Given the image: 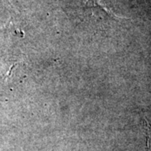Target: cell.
I'll list each match as a JSON object with an SVG mask.
<instances>
[{
  "instance_id": "obj_1",
  "label": "cell",
  "mask_w": 151,
  "mask_h": 151,
  "mask_svg": "<svg viewBox=\"0 0 151 151\" xmlns=\"http://www.w3.org/2000/svg\"><path fill=\"white\" fill-rule=\"evenodd\" d=\"M69 8L81 18H94L100 20H115L117 17L103 5L100 0H68Z\"/></svg>"
},
{
  "instance_id": "obj_2",
  "label": "cell",
  "mask_w": 151,
  "mask_h": 151,
  "mask_svg": "<svg viewBox=\"0 0 151 151\" xmlns=\"http://www.w3.org/2000/svg\"><path fill=\"white\" fill-rule=\"evenodd\" d=\"M145 130L146 138V150L151 151V121L145 119Z\"/></svg>"
}]
</instances>
